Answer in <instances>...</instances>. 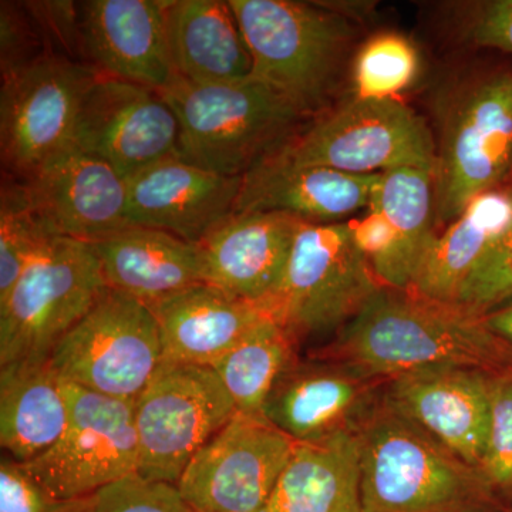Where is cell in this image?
I'll return each instance as SVG.
<instances>
[{"mask_svg":"<svg viewBox=\"0 0 512 512\" xmlns=\"http://www.w3.org/2000/svg\"><path fill=\"white\" fill-rule=\"evenodd\" d=\"M320 357L380 382L429 367H474L490 373L512 369V348L478 316L457 305L386 288Z\"/></svg>","mask_w":512,"mask_h":512,"instance_id":"cell-1","label":"cell"},{"mask_svg":"<svg viewBox=\"0 0 512 512\" xmlns=\"http://www.w3.org/2000/svg\"><path fill=\"white\" fill-rule=\"evenodd\" d=\"M356 436L366 512H507L480 470L397 413L383 396Z\"/></svg>","mask_w":512,"mask_h":512,"instance_id":"cell-2","label":"cell"},{"mask_svg":"<svg viewBox=\"0 0 512 512\" xmlns=\"http://www.w3.org/2000/svg\"><path fill=\"white\" fill-rule=\"evenodd\" d=\"M178 124V157L214 173L244 177L299 133L309 117L254 77L160 93Z\"/></svg>","mask_w":512,"mask_h":512,"instance_id":"cell-3","label":"cell"},{"mask_svg":"<svg viewBox=\"0 0 512 512\" xmlns=\"http://www.w3.org/2000/svg\"><path fill=\"white\" fill-rule=\"evenodd\" d=\"M252 60V77L309 119L325 113L352 42L348 18L293 0H229Z\"/></svg>","mask_w":512,"mask_h":512,"instance_id":"cell-4","label":"cell"},{"mask_svg":"<svg viewBox=\"0 0 512 512\" xmlns=\"http://www.w3.org/2000/svg\"><path fill=\"white\" fill-rule=\"evenodd\" d=\"M106 289L89 242L47 238L0 301V369L49 362Z\"/></svg>","mask_w":512,"mask_h":512,"instance_id":"cell-5","label":"cell"},{"mask_svg":"<svg viewBox=\"0 0 512 512\" xmlns=\"http://www.w3.org/2000/svg\"><path fill=\"white\" fill-rule=\"evenodd\" d=\"M382 289L356 245L352 222H302L284 279L265 312L296 345L340 332Z\"/></svg>","mask_w":512,"mask_h":512,"instance_id":"cell-6","label":"cell"},{"mask_svg":"<svg viewBox=\"0 0 512 512\" xmlns=\"http://www.w3.org/2000/svg\"><path fill=\"white\" fill-rule=\"evenodd\" d=\"M291 163L320 165L352 174L394 168L436 171L429 127L397 99H355L309 121L274 154Z\"/></svg>","mask_w":512,"mask_h":512,"instance_id":"cell-7","label":"cell"},{"mask_svg":"<svg viewBox=\"0 0 512 512\" xmlns=\"http://www.w3.org/2000/svg\"><path fill=\"white\" fill-rule=\"evenodd\" d=\"M512 170V72L467 84L448 110L434 171L436 222L450 225L485 192L507 185Z\"/></svg>","mask_w":512,"mask_h":512,"instance_id":"cell-8","label":"cell"},{"mask_svg":"<svg viewBox=\"0 0 512 512\" xmlns=\"http://www.w3.org/2000/svg\"><path fill=\"white\" fill-rule=\"evenodd\" d=\"M161 363L163 345L153 312L111 288L49 357L64 383L127 402H136Z\"/></svg>","mask_w":512,"mask_h":512,"instance_id":"cell-9","label":"cell"},{"mask_svg":"<svg viewBox=\"0 0 512 512\" xmlns=\"http://www.w3.org/2000/svg\"><path fill=\"white\" fill-rule=\"evenodd\" d=\"M237 413L211 366L163 360L136 400L137 476L177 485L195 454Z\"/></svg>","mask_w":512,"mask_h":512,"instance_id":"cell-10","label":"cell"},{"mask_svg":"<svg viewBox=\"0 0 512 512\" xmlns=\"http://www.w3.org/2000/svg\"><path fill=\"white\" fill-rule=\"evenodd\" d=\"M66 384L69 421L60 439L26 473L60 500H86L137 474L136 402Z\"/></svg>","mask_w":512,"mask_h":512,"instance_id":"cell-11","label":"cell"},{"mask_svg":"<svg viewBox=\"0 0 512 512\" xmlns=\"http://www.w3.org/2000/svg\"><path fill=\"white\" fill-rule=\"evenodd\" d=\"M96 76L55 52L2 76L0 153L9 177L28 180L72 144L84 94Z\"/></svg>","mask_w":512,"mask_h":512,"instance_id":"cell-12","label":"cell"},{"mask_svg":"<svg viewBox=\"0 0 512 512\" xmlns=\"http://www.w3.org/2000/svg\"><path fill=\"white\" fill-rule=\"evenodd\" d=\"M293 448L264 417L237 413L195 454L178 491L195 512H265Z\"/></svg>","mask_w":512,"mask_h":512,"instance_id":"cell-13","label":"cell"},{"mask_svg":"<svg viewBox=\"0 0 512 512\" xmlns=\"http://www.w3.org/2000/svg\"><path fill=\"white\" fill-rule=\"evenodd\" d=\"M180 124L156 90L97 74L84 94L72 146L124 178L178 157Z\"/></svg>","mask_w":512,"mask_h":512,"instance_id":"cell-14","label":"cell"},{"mask_svg":"<svg viewBox=\"0 0 512 512\" xmlns=\"http://www.w3.org/2000/svg\"><path fill=\"white\" fill-rule=\"evenodd\" d=\"M491 377L474 367L416 370L387 380L384 402L480 470L491 430Z\"/></svg>","mask_w":512,"mask_h":512,"instance_id":"cell-15","label":"cell"},{"mask_svg":"<svg viewBox=\"0 0 512 512\" xmlns=\"http://www.w3.org/2000/svg\"><path fill=\"white\" fill-rule=\"evenodd\" d=\"M168 0L79 2L84 64L163 93L180 82L167 35Z\"/></svg>","mask_w":512,"mask_h":512,"instance_id":"cell-16","label":"cell"},{"mask_svg":"<svg viewBox=\"0 0 512 512\" xmlns=\"http://www.w3.org/2000/svg\"><path fill=\"white\" fill-rule=\"evenodd\" d=\"M20 181L52 237L92 242L133 227L127 214V178L72 144Z\"/></svg>","mask_w":512,"mask_h":512,"instance_id":"cell-17","label":"cell"},{"mask_svg":"<svg viewBox=\"0 0 512 512\" xmlns=\"http://www.w3.org/2000/svg\"><path fill=\"white\" fill-rule=\"evenodd\" d=\"M377 383L326 357L295 359L269 394L264 419L295 443L356 431L380 399Z\"/></svg>","mask_w":512,"mask_h":512,"instance_id":"cell-18","label":"cell"},{"mask_svg":"<svg viewBox=\"0 0 512 512\" xmlns=\"http://www.w3.org/2000/svg\"><path fill=\"white\" fill-rule=\"evenodd\" d=\"M241 187L242 177L167 158L127 178L128 221L200 244L237 212Z\"/></svg>","mask_w":512,"mask_h":512,"instance_id":"cell-19","label":"cell"},{"mask_svg":"<svg viewBox=\"0 0 512 512\" xmlns=\"http://www.w3.org/2000/svg\"><path fill=\"white\" fill-rule=\"evenodd\" d=\"M303 221L279 212H241L200 242L205 282L265 311L284 279Z\"/></svg>","mask_w":512,"mask_h":512,"instance_id":"cell-20","label":"cell"},{"mask_svg":"<svg viewBox=\"0 0 512 512\" xmlns=\"http://www.w3.org/2000/svg\"><path fill=\"white\" fill-rule=\"evenodd\" d=\"M382 174H352L320 165L265 158L242 177L237 212H279L308 224H338L369 210Z\"/></svg>","mask_w":512,"mask_h":512,"instance_id":"cell-21","label":"cell"},{"mask_svg":"<svg viewBox=\"0 0 512 512\" xmlns=\"http://www.w3.org/2000/svg\"><path fill=\"white\" fill-rule=\"evenodd\" d=\"M157 320L165 362L212 366L268 313L200 282L148 306Z\"/></svg>","mask_w":512,"mask_h":512,"instance_id":"cell-22","label":"cell"},{"mask_svg":"<svg viewBox=\"0 0 512 512\" xmlns=\"http://www.w3.org/2000/svg\"><path fill=\"white\" fill-rule=\"evenodd\" d=\"M89 244L107 288L127 293L147 306L205 282L200 245L170 232L130 227Z\"/></svg>","mask_w":512,"mask_h":512,"instance_id":"cell-23","label":"cell"},{"mask_svg":"<svg viewBox=\"0 0 512 512\" xmlns=\"http://www.w3.org/2000/svg\"><path fill=\"white\" fill-rule=\"evenodd\" d=\"M165 19L174 67L185 82L251 79L254 60L229 2L168 0Z\"/></svg>","mask_w":512,"mask_h":512,"instance_id":"cell-24","label":"cell"},{"mask_svg":"<svg viewBox=\"0 0 512 512\" xmlns=\"http://www.w3.org/2000/svg\"><path fill=\"white\" fill-rule=\"evenodd\" d=\"M511 225L510 188L480 195L434 239L407 293L456 305L467 279Z\"/></svg>","mask_w":512,"mask_h":512,"instance_id":"cell-25","label":"cell"},{"mask_svg":"<svg viewBox=\"0 0 512 512\" xmlns=\"http://www.w3.org/2000/svg\"><path fill=\"white\" fill-rule=\"evenodd\" d=\"M265 512H366L356 431L295 443Z\"/></svg>","mask_w":512,"mask_h":512,"instance_id":"cell-26","label":"cell"},{"mask_svg":"<svg viewBox=\"0 0 512 512\" xmlns=\"http://www.w3.org/2000/svg\"><path fill=\"white\" fill-rule=\"evenodd\" d=\"M69 421L66 384L49 362L0 369V444L20 464L35 460Z\"/></svg>","mask_w":512,"mask_h":512,"instance_id":"cell-27","label":"cell"},{"mask_svg":"<svg viewBox=\"0 0 512 512\" xmlns=\"http://www.w3.org/2000/svg\"><path fill=\"white\" fill-rule=\"evenodd\" d=\"M370 208L382 212L396 235L386 289L407 292L437 237L433 171L414 167L386 171Z\"/></svg>","mask_w":512,"mask_h":512,"instance_id":"cell-28","label":"cell"},{"mask_svg":"<svg viewBox=\"0 0 512 512\" xmlns=\"http://www.w3.org/2000/svg\"><path fill=\"white\" fill-rule=\"evenodd\" d=\"M295 359V343L274 318L266 315L211 367L238 413L264 417L269 394Z\"/></svg>","mask_w":512,"mask_h":512,"instance_id":"cell-29","label":"cell"},{"mask_svg":"<svg viewBox=\"0 0 512 512\" xmlns=\"http://www.w3.org/2000/svg\"><path fill=\"white\" fill-rule=\"evenodd\" d=\"M45 227L29 200L25 184L3 178L0 190V301L9 295L37 249L45 244Z\"/></svg>","mask_w":512,"mask_h":512,"instance_id":"cell-30","label":"cell"},{"mask_svg":"<svg viewBox=\"0 0 512 512\" xmlns=\"http://www.w3.org/2000/svg\"><path fill=\"white\" fill-rule=\"evenodd\" d=\"M419 72V53L406 37L380 33L367 40L353 64L359 99H396Z\"/></svg>","mask_w":512,"mask_h":512,"instance_id":"cell-31","label":"cell"},{"mask_svg":"<svg viewBox=\"0 0 512 512\" xmlns=\"http://www.w3.org/2000/svg\"><path fill=\"white\" fill-rule=\"evenodd\" d=\"M481 476L505 511L512 510V369L491 377V430Z\"/></svg>","mask_w":512,"mask_h":512,"instance_id":"cell-32","label":"cell"},{"mask_svg":"<svg viewBox=\"0 0 512 512\" xmlns=\"http://www.w3.org/2000/svg\"><path fill=\"white\" fill-rule=\"evenodd\" d=\"M512 301V225L467 279L457 306L473 315L484 316Z\"/></svg>","mask_w":512,"mask_h":512,"instance_id":"cell-33","label":"cell"},{"mask_svg":"<svg viewBox=\"0 0 512 512\" xmlns=\"http://www.w3.org/2000/svg\"><path fill=\"white\" fill-rule=\"evenodd\" d=\"M86 512H195L177 485L144 480L137 474L90 497Z\"/></svg>","mask_w":512,"mask_h":512,"instance_id":"cell-34","label":"cell"},{"mask_svg":"<svg viewBox=\"0 0 512 512\" xmlns=\"http://www.w3.org/2000/svg\"><path fill=\"white\" fill-rule=\"evenodd\" d=\"M52 52L25 3H0V69L2 76L28 66Z\"/></svg>","mask_w":512,"mask_h":512,"instance_id":"cell-35","label":"cell"},{"mask_svg":"<svg viewBox=\"0 0 512 512\" xmlns=\"http://www.w3.org/2000/svg\"><path fill=\"white\" fill-rule=\"evenodd\" d=\"M89 503L53 497L12 458L0 464V512H86Z\"/></svg>","mask_w":512,"mask_h":512,"instance_id":"cell-36","label":"cell"},{"mask_svg":"<svg viewBox=\"0 0 512 512\" xmlns=\"http://www.w3.org/2000/svg\"><path fill=\"white\" fill-rule=\"evenodd\" d=\"M47 47L52 52L84 64L80 37V8L76 2H25ZM87 67V66H86Z\"/></svg>","mask_w":512,"mask_h":512,"instance_id":"cell-37","label":"cell"},{"mask_svg":"<svg viewBox=\"0 0 512 512\" xmlns=\"http://www.w3.org/2000/svg\"><path fill=\"white\" fill-rule=\"evenodd\" d=\"M464 29L474 45L512 55V0L473 3Z\"/></svg>","mask_w":512,"mask_h":512,"instance_id":"cell-38","label":"cell"},{"mask_svg":"<svg viewBox=\"0 0 512 512\" xmlns=\"http://www.w3.org/2000/svg\"><path fill=\"white\" fill-rule=\"evenodd\" d=\"M485 328L512 348V301L481 316Z\"/></svg>","mask_w":512,"mask_h":512,"instance_id":"cell-39","label":"cell"},{"mask_svg":"<svg viewBox=\"0 0 512 512\" xmlns=\"http://www.w3.org/2000/svg\"><path fill=\"white\" fill-rule=\"evenodd\" d=\"M505 187L510 188V190L512 191V170H511L510 180H508V183H507V185H505Z\"/></svg>","mask_w":512,"mask_h":512,"instance_id":"cell-40","label":"cell"},{"mask_svg":"<svg viewBox=\"0 0 512 512\" xmlns=\"http://www.w3.org/2000/svg\"><path fill=\"white\" fill-rule=\"evenodd\" d=\"M510 512H512V510Z\"/></svg>","mask_w":512,"mask_h":512,"instance_id":"cell-41","label":"cell"}]
</instances>
